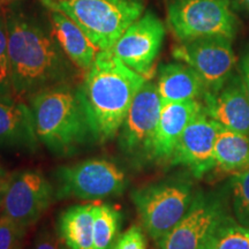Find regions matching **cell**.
I'll return each mask as SVG.
<instances>
[{
    "label": "cell",
    "mask_w": 249,
    "mask_h": 249,
    "mask_svg": "<svg viewBox=\"0 0 249 249\" xmlns=\"http://www.w3.org/2000/svg\"><path fill=\"white\" fill-rule=\"evenodd\" d=\"M6 20L15 97L29 99L40 90L71 82L74 70L71 60L52 33L21 12L11 11Z\"/></svg>",
    "instance_id": "1"
},
{
    "label": "cell",
    "mask_w": 249,
    "mask_h": 249,
    "mask_svg": "<svg viewBox=\"0 0 249 249\" xmlns=\"http://www.w3.org/2000/svg\"><path fill=\"white\" fill-rule=\"evenodd\" d=\"M145 81L112 50L98 52L79 86L93 141L107 143L119 134L133 99Z\"/></svg>",
    "instance_id": "2"
},
{
    "label": "cell",
    "mask_w": 249,
    "mask_h": 249,
    "mask_svg": "<svg viewBox=\"0 0 249 249\" xmlns=\"http://www.w3.org/2000/svg\"><path fill=\"white\" fill-rule=\"evenodd\" d=\"M37 138L52 154L70 156L92 140L79 87L71 83L40 90L28 99Z\"/></svg>",
    "instance_id": "3"
},
{
    "label": "cell",
    "mask_w": 249,
    "mask_h": 249,
    "mask_svg": "<svg viewBox=\"0 0 249 249\" xmlns=\"http://www.w3.org/2000/svg\"><path fill=\"white\" fill-rule=\"evenodd\" d=\"M196 194L191 177L181 174L135 189L132 201L142 227L158 241L188 213Z\"/></svg>",
    "instance_id": "4"
},
{
    "label": "cell",
    "mask_w": 249,
    "mask_h": 249,
    "mask_svg": "<svg viewBox=\"0 0 249 249\" xmlns=\"http://www.w3.org/2000/svg\"><path fill=\"white\" fill-rule=\"evenodd\" d=\"M55 5L99 51L113 48L144 11L142 0H61Z\"/></svg>",
    "instance_id": "5"
},
{
    "label": "cell",
    "mask_w": 249,
    "mask_h": 249,
    "mask_svg": "<svg viewBox=\"0 0 249 249\" xmlns=\"http://www.w3.org/2000/svg\"><path fill=\"white\" fill-rule=\"evenodd\" d=\"M58 200L96 201L123 194L127 186L124 171L107 160H87L64 165L55 172Z\"/></svg>",
    "instance_id": "6"
},
{
    "label": "cell",
    "mask_w": 249,
    "mask_h": 249,
    "mask_svg": "<svg viewBox=\"0 0 249 249\" xmlns=\"http://www.w3.org/2000/svg\"><path fill=\"white\" fill-rule=\"evenodd\" d=\"M167 18L181 43L209 36L232 39L236 31L230 0H176L169 4Z\"/></svg>",
    "instance_id": "7"
},
{
    "label": "cell",
    "mask_w": 249,
    "mask_h": 249,
    "mask_svg": "<svg viewBox=\"0 0 249 249\" xmlns=\"http://www.w3.org/2000/svg\"><path fill=\"white\" fill-rule=\"evenodd\" d=\"M161 111L157 85L145 81L134 97L119 130V145L135 164L151 160V149Z\"/></svg>",
    "instance_id": "8"
},
{
    "label": "cell",
    "mask_w": 249,
    "mask_h": 249,
    "mask_svg": "<svg viewBox=\"0 0 249 249\" xmlns=\"http://www.w3.org/2000/svg\"><path fill=\"white\" fill-rule=\"evenodd\" d=\"M54 197L51 182L39 171L23 170L9 174L0 214L27 230L49 209Z\"/></svg>",
    "instance_id": "9"
},
{
    "label": "cell",
    "mask_w": 249,
    "mask_h": 249,
    "mask_svg": "<svg viewBox=\"0 0 249 249\" xmlns=\"http://www.w3.org/2000/svg\"><path fill=\"white\" fill-rule=\"evenodd\" d=\"M174 57L197 71L209 95H214L223 88L234 73L236 62L231 38L225 36L201 37L182 42L174 50Z\"/></svg>",
    "instance_id": "10"
},
{
    "label": "cell",
    "mask_w": 249,
    "mask_h": 249,
    "mask_svg": "<svg viewBox=\"0 0 249 249\" xmlns=\"http://www.w3.org/2000/svg\"><path fill=\"white\" fill-rule=\"evenodd\" d=\"M229 214L227 193L197 192L188 213L171 231L157 241L160 249H200L218 220Z\"/></svg>",
    "instance_id": "11"
},
{
    "label": "cell",
    "mask_w": 249,
    "mask_h": 249,
    "mask_svg": "<svg viewBox=\"0 0 249 249\" xmlns=\"http://www.w3.org/2000/svg\"><path fill=\"white\" fill-rule=\"evenodd\" d=\"M164 37L163 22L148 11L124 31L111 50L127 67L147 77L160 54Z\"/></svg>",
    "instance_id": "12"
},
{
    "label": "cell",
    "mask_w": 249,
    "mask_h": 249,
    "mask_svg": "<svg viewBox=\"0 0 249 249\" xmlns=\"http://www.w3.org/2000/svg\"><path fill=\"white\" fill-rule=\"evenodd\" d=\"M222 128V124L213 120L204 108L183 130L170 163L185 166L195 178H202L214 169V144Z\"/></svg>",
    "instance_id": "13"
},
{
    "label": "cell",
    "mask_w": 249,
    "mask_h": 249,
    "mask_svg": "<svg viewBox=\"0 0 249 249\" xmlns=\"http://www.w3.org/2000/svg\"><path fill=\"white\" fill-rule=\"evenodd\" d=\"M209 116L224 128L249 135V98L241 73H233L222 89L203 99Z\"/></svg>",
    "instance_id": "14"
},
{
    "label": "cell",
    "mask_w": 249,
    "mask_h": 249,
    "mask_svg": "<svg viewBox=\"0 0 249 249\" xmlns=\"http://www.w3.org/2000/svg\"><path fill=\"white\" fill-rule=\"evenodd\" d=\"M203 110L204 103L198 99L163 105L152 142L151 160L160 163L171 161L183 130Z\"/></svg>",
    "instance_id": "15"
},
{
    "label": "cell",
    "mask_w": 249,
    "mask_h": 249,
    "mask_svg": "<svg viewBox=\"0 0 249 249\" xmlns=\"http://www.w3.org/2000/svg\"><path fill=\"white\" fill-rule=\"evenodd\" d=\"M38 143L29 105L14 96H0V147L35 152Z\"/></svg>",
    "instance_id": "16"
},
{
    "label": "cell",
    "mask_w": 249,
    "mask_h": 249,
    "mask_svg": "<svg viewBox=\"0 0 249 249\" xmlns=\"http://www.w3.org/2000/svg\"><path fill=\"white\" fill-rule=\"evenodd\" d=\"M49 12L51 33L65 54L80 70L88 71L95 61L97 49L82 29L55 5L53 0H40Z\"/></svg>",
    "instance_id": "17"
},
{
    "label": "cell",
    "mask_w": 249,
    "mask_h": 249,
    "mask_svg": "<svg viewBox=\"0 0 249 249\" xmlns=\"http://www.w3.org/2000/svg\"><path fill=\"white\" fill-rule=\"evenodd\" d=\"M157 89L161 107L170 103L204 99L208 89L197 71L189 65L169 62L158 70Z\"/></svg>",
    "instance_id": "18"
},
{
    "label": "cell",
    "mask_w": 249,
    "mask_h": 249,
    "mask_svg": "<svg viewBox=\"0 0 249 249\" xmlns=\"http://www.w3.org/2000/svg\"><path fill=\"white\" fill-rule=\"evenodd\" d=\"M96 207L95 203L76 204L60 214L59 238L70 249H92Z\"/></svg>",
    "instance_id": "19"
},
{
    "label": "cell",
    "mask_w": 249,
    "mask_h": 249,
    "mask_svg": "<svg viewBox=\"0 0 249 249\" xmlns=\"http://www.w3.org/2000/svg\"><path fill=\"white\" fill-rule=\"evenodd\" d=\"M214 169L239 173L249 169V135L223 128L218 134L213 150Z\"/></svg>",
    "instance_id": "20"
},
{
    "label": "cell",
    "mask_w": 249,
    "mask_h": 249,
    "mask_svg": "<svg viewBox=\"0 0 249 249\" xmlns=\"http://www.w3.org/2000/svg\"><path fill=\"white\" fill-rule=\"evenodd\" d=\"M200 249H249V229L227 214L214 224Z\"/></svg>",
    "instance_id": "21"
},
{
    "label": "cell",
    "mask_w": 249,
    "mask_h": 249,
    "mask_svg": "<svg viewBox=\"0 0 249 249\" xmlns=\"http://www.w3.org/2000/svg\"><path fill=\"white\" fill-rule=\"evenodd\" d=\"M121 214L110 204H97L93 222L92 249H112L119 238Z\"/></svg>",
    "instance_id": "22"
},
{
    "label": "cell",
    "mask_w": 249,
    "mask_h": 249,
    "mask_svg": "<svg viewBox=\"0 0 249 249\" xmlns=\"http://www.w3.org/2000/svg\"><path fill=\"white\" fill-rule=\"evenodd\" d=\"M230 187L236 219L249 229V169L233 174Z\"/></svg>",
    "instance_id": "23"
},
{
    "label": "cell",
    "mask_w": 249,
    "mask_h": 249,
    "mask_svg": "<svg viewBox=\"0 0 249 249\" xmlns=\"http://www.w3.org/2000/svg\"><path fill=\"white\" fill-rule=\"evenodd\" d=\"M0 96H14L8 58L7 20L2 12H0Z\"/></svg>",
    "instance_id": "24"
},
{
    "label": "cell",
    "mask_w": 249,
    "mask_h": 249,
    "mask_svg": "<svg viewBox=\"0 0 249 249\" xmlns=\"http://www.w3.org/2000/svg\"><path fill=\"white\" fill-rule=\"evenodd\" d=\"M26 232L0 214V249H22Z\"/></svg>",
    "instance_id": "25"
},
{
    "label": "cell",
    "mask_w": 249,
    "mask_h": 249,
    "mask_svg": "<svg viewBox=\"0 0 249 249\" xmlns=\"http://www.w3.org/2000/svg\"><path fill=\"white\" fill-rule=\"evenodd\" d=\"M147 248V238L142 227L134 225L129 227L126 232L119 235L112 249H145Z\"/></svg>",
    "instance_id": "26"
},
{
    "label": "cell",
    "mask_w": 249,
    "mask_h": 249,
    "mask_svg": "<svg viewBox=\"0 0 249 249\" xmlns=\"http://www.w3.org/2000/svg\"><path fill=\"white\" fill-rule=\"evenodd\" d=\"M60 241L53 233L49 231H42L37 236L33 249H59Z\"/></svg>",
    "instance_id": "27"
},
{
    "label": "cell",
    "mask_w": 249,
    "mask_h": 249,
    "mask_svg": "<svg viewBox=\"0 0 249 249\" xmlns=\"http://www.w3.org/2000/svg\"><path fill=\"white\" fill-rule=\"evenodd\" d=\"M240 67H241L240 73L242 76V81H244L246 92H247L248 98H249V48H247V50L245 51L244 55H242Z\"/></svg>",
    "instance_id": "28"
},
{
    "label": "cell",
    "mask_w": 249,
    "mask_h": 249,
    "mask_svg": "<svg viewBox=\"0 0 249 249\" xmlns=\"http://www.w3.org/2000/svg\"><path fill=\"white\" fill-rule=\"evenodd\" d=\"M9 179V173L5 171L0 166V213H1L2 202H4V196L6 193V188H7V183Z\"/></svg>",
    "instance_id": "29"
},
{
    "label": "cell",
    "mask_w": 249,
    "mask_h": 249,
    "mask_svg": "<svg viewBox=\"0 0 249 249\" xmlns=\"http://www.w3.org/2000/svg\"><path fill=\"white\" fill-rule=\"evenodd\" d=\"M231 2L236 9L249 13V0H231Z\"/></svg>",
    "instance_id": "30"
},
{
    "label": "cell",
    "mask_w": 249,
    "mask_h": 249,
    "mask_svg": "<svg viewBox=\"0 0 249 249\" xmlns=\"http://www.w3.org/2000/svg\"><path fill=\"white\" fill-rule=\"evenodd\" d=\"M59 249H70V248H68L67 246L64 244V242L60 241V246H59Z\"/></svg>",
    "instance_id": "31"
},
{
    "label": "cell",
    "mask_w": 249,
    "mask_h": 249,
    "mask_svg": "<svg viewBox=\"0 0 249 249\" xmlns=\"http://www.w3.org/2000/svg\"><path fill=\"white\" fill-rule=\"evenodd\" d=\"M2 1H4V0H0V7H1V5H2Z\"/></svg>",
    "instance_id": "32"
},
{
    "label": "cell",
    "mask_w": 249,
    "mask_h": 249,
    "mask_svg": "<svg viewBox=\"0 0 249 249\" xmlns=\"http://www.w3.org/2000/svg\"><path fill=\"white\" fill-rule=\"evenodd\" d=\"M172 1H176V0H170V2H172Z\"/></svg>",
    "instance_id": "33"
}]
</instances>
